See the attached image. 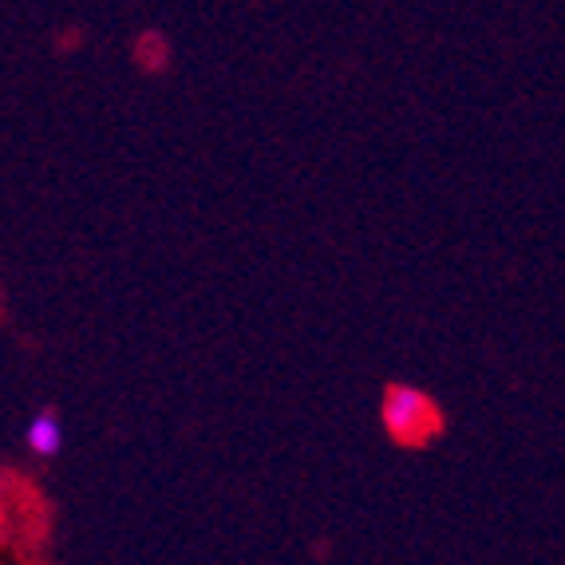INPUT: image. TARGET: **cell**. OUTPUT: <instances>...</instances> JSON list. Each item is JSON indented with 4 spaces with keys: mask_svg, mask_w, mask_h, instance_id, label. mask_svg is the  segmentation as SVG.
<instances>
[{
    "mask_svg": "<svg viewBox=\"0 0 565 565\" xmlns=\"http://www.w3.org/2000/svg\"><path fill=\"white\" fill-rule=\"evenodd\" d=\"M380 419H384V431L404 447L427 444L439 431V407L431 404L427 392H419L412 384L387 387L384 404H380Z\"/></svg>",
    "mask_w": 565,
    "mask_h": 565,
    "instance_id": "1",
    "label": "cell"
},
{
    "mask_svg": "<svg viewBox=\"0 0 565 565\" xmlns=\"http://www.w3.org/2000/svg\"><path fill=\"white\" fill-rule=\"evenodd\" d=\"M24 447H29V455H36V459H56L60 447H64V419H60L52 407L36 412L29 419V427H24Z\"/></svg>",
    "mask_w": 565,
    "mask_h": 565,
    "instance_id": "2",
    "label": "cell"
},
{
    "mask_svg": "<svg viewBox=\"0 0 565 565\" xmlns=\"http://www.w3.org/2000/svg\"><path fill=\"white\" fill-rule=\"evenodd\" d=\"M4 502H9V479L0 475V514H4Z\"/></svg>",
    "mask_w": 565,
    "mask_h": 565,
    "instance_id": "3",
    "label": "cell"
}]
</instances>
